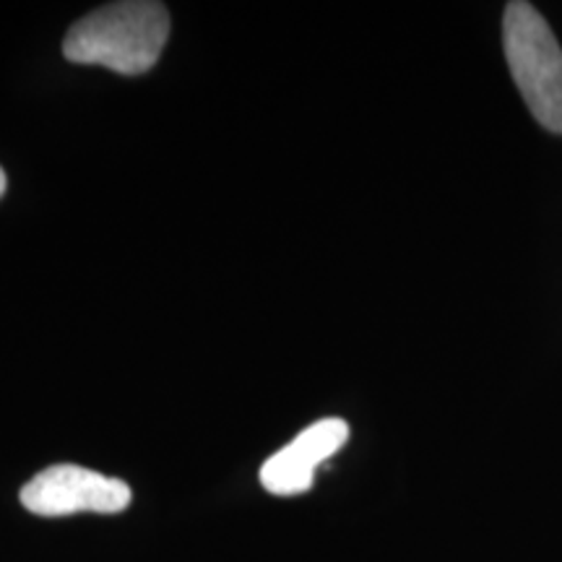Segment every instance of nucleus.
<instances>
[{"mask_svg": "<svg viewBox=\"0 0 562 562\" xmlns=\"http://www.w3.org/2000/svg\"><path fill=\"white\" fill-rule=\"evenodd\" d=\"M170 37V13L151 0L110 3L76 21L63 42V55L79 66H102L123 76H140L157 66Z\"/></svg>", "mask_w": 562, "mask_h": 562, "instance_id": "nucleus-1", "label": "nucleus"}, {"mask_svg": "<svg viewBox=\"0 0 562 562\" xmlns=\"http://www.w3.org/2000/svg\"><path fill=\"white\" fill-rule=\"evenodd\" d=\"M503 50L531 115L562 136V47L531 3L513 0L505 5Z\"/></svg>", "mask_w": 562, "mask_h": 562, "instance_id": "nucleus-2", "label": "nucleus"}, {"mask_svg": "<svg viewBox=\"0 0 562 562\" xmlns=\"http://www.w3.org/2000/svg\"><path fill=\"white\" fill-rule=\"evenodd\" d=\"M131 487L76 463L47 467L21 490V505L34 516L63 518L74 513H121L131 505Z\"/></svg>", "mask_w": 562, "mask_h": 562, "instance_id": "nucleus-3", "label": "nucleus"}, {"mask_svg": "<svg viewBox=\"0 0 562 562\" xmlns=\"http://www.w3.org/2000/svg\"><path fill=\"white\" fill-rule=\"evenodd\" d=\"M349 440V425L344 419L328 417L305 427L290 446L273 453L261 467V484L271 495H302L313 487L315 469L339 453Z\"/></svg>", "mask_w": 562, "mask_h": 562, "instance_id": "nucleus-4", "label": "nucleus"}, {"mask_svg": "<svg viewBox=\"0 0 562 562\" xmlns=\"http://www.w3.org/2000/svg\"><path fill=\"white\" fill-rule=\"evenodd\" d=\"M5 193V172H3V167H0V195Z\"/></svg>", "mask_w": 562, "mask_h": 562, "instance_id": "nucleus-5", "label": "nucleus"}]
</instances>
